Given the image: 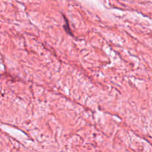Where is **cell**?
Wrapping results in <instances>:
<instances>
[{"instance_id": "cell-1", "label": "cell", "mask_w": 152, "mask_h": 152, "mask_svg": "<svg viewBox=\"0 0 152 152\" xmlns=\"http://www.w3.org/2000/svg\"><path fill=\"white\" fill-rule=\"evenodd\" d=\"M64 18L65 19V16H64ZM65 21H66V24H65V25L63 26L64 29H65V31H66V32H68V34H72V33L71 32V29H70V28H69V25H68V21H67L66 19H65Z\"/></svg>"}]
</instances>
